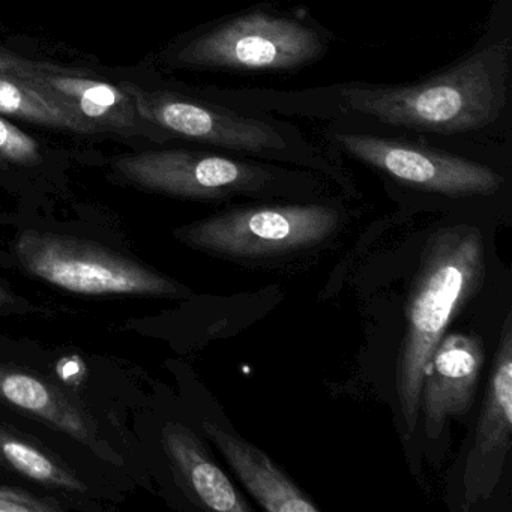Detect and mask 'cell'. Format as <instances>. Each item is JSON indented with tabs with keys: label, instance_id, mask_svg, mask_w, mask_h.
<instances>
[{
	"label": "cell",
	"instance_id": "cell-1",
	"mask_svg": "<svg viewBox=\"0 0 512 512\" xmlns=\"http://www.w3.org/2000/svg\"><path fill=\"white\" fill-rule=\"evenodd\" d=\"M512 16L488 13L469 52L407 83L302 89L212 88L197 94L247 112L344 122L385 133L512 142Z\"/></svg>",
	"mask_w": 512,
	"mask_h": 512
},
{
	"label": "cell",
	"instance_id": "cell-2",
	"mask_svg": "<svg viewBox=\"0 0 512 512\" xmlns=\"http://www.w3.org/2000/svg\"><path fill=\"white\" fill-rule=\"evenodd\" d=\"M325 152L349 158L392 187L452 202L488 200L508 188L511 143L385 133L344 122L322 130Z\"/></svg>",
	"mask_w": 512,
	"mask_h": 512
},
{
	"label": "cell",
	"instance_id": "cell-3",
	"mask_svg": "<svg viewBox=\"0 0 512 512\" xmlns=\"http://www.w3.org/2000/svg\"><path fill=\"white\" fill-rule=\"evenodd\" d=\"M484 274V242L478 227H445L422 250L397 365L398 401L409 431L415 430L419 418L425 365L455 314L481 289Z\"/></svg>",
	"mask_w": 512,
	"mask_h": 512
},
{
	"label": "cell",
	"instance_id": "cell-4",
	"mask_svg": "<svg viewBox=\"0 0 512 512\" xmlns=\"http://www.w3.org/2000/svg\"><path fill=\"white\" fill-rule=\"evenodd\" d=\"M335 41L310 10L262 2L200 26L169 59L176 67L245 76L295 73L325 59Z\"/></svg>",
	"mask_w": 512,
	"mask_h": 512
},
{
	"label": "cell",
	"instance_id": "cell-5",
	"mask_svg": "<svg viewBox=\"0 0 512 512\" xmlns=\"http://www.w3.org/2000/svg\"><path fill=\"white\" fill-rule=\"evenodd\" d=\"M124 88L133 95L143 121L163 131L169 140L182 139L227 154L292 164L344 181L340 164L289 118L235 109L200 94Z\"/></svg>",
	"mask_w": 512,
	"mask_h": 512
},
{
	"label": "cell",
	"instance_id": "cell-6",
	"mask_svg": "<svg viewBox=\"0 0 512 512\" xmlns=\"http://www.w3.org/2000/svg\"><path fill=\"white\" fill-rule=\"evenodd\" d=\"M116 169L145 190L193 200L238 196H305L322 185V173L215 149L170 148L124 155Z\"/></svg>",
	"mask_w": 512,
	"mask_h": 512
},
{
	"label": "cell",
	"instance_id": "cell-7",
	"mask_svg": "<svg viewBox=\"0 0 512 512\" xmlns=\"http://www.w3.org/2000/svg\"><path fill=\"white\" fill-rule=\"evenodd\" d=\"M26 274L85 296L184 299L190 292L145 263L97 242L41 230H26L14 242Z\"/></svg>",
	"mask_w": 512,
	"mask_h": 512
},
{
	"label": "cell",
	"instance_id": "cell-8",
	"mask_svg": "<svg viewBox=\"0 0 512 512\" xmlns=\"http://www.w3.org/2000/svg\"><path fill=\"white\" fill-rule=\"evenodd\" d=\"M343 212L326 203L233 206L176 230L179 241L232 259H266L331 238Z\"/></svg>",
	"mask_w": 512,
	"mask_h": 512
},
{
	"label": "cell",
	"instance_id": "cell-9",
	"mask_svg": "<svg viewBox=\"0 0 512 512\" xmlns=\"http://www.w3.org/2000/svg\"><path fill=\"white\" fill-rule=\"evenodd\" d=\"M512 436V320L503 323L502 338L485 391L475 439L464 469V506L487 500L497 487Z\"/></svg>",
	"mask_w": 512,
	"mask_h": 512
},
{
	"label": "cell",
	"instance_id": "cell-10",
	"mask_svg": "<svg viewBox=\"0 0 512 512\" xmlns=\"http://www.w3.org/2000/svg\"><path fill=\"white\" fill-rule=\"evenodd\" d=\"M19 76L52 94L98 133L146 137L154 143L169 142L163 131L143 121L133 95L124 86L118 88L85 74L41 62H35L31 70L23 71Z\"/></svg>",
	"mask_w": 512,
	"mask_h": 512
},
{
	"label": "cell",
	"instance_id": "cell-11",
	"mask_svg": "<svg viewBox=\"0 0 512 512\" xmlns=\"http://www.w3.org/2000/svg\"><path fill=\"white\" fill-rule=\"evenodd\" d=\"M482 365L481 338L460 332L443 335L422 373L419 412L430 439L442 434L448 419L469 412Z\"/></svg>",
	"mask_w": 512,
	"mask_h": 512
},
{
	"label": "cell",
	"instance_id": "cell-12",
	"mask_svg": "<svg viewBox=\"0 0 512 512\" xmlns=\"http://www.w3.org/2000/svg\"><path fill=\"white\" fill-rule=\"evenodd\" d=\"M203 431L220 449L239 481L269 512H317L319 506L289 478L274 460L242 437L215 422L203 421Z\"/></svg>",
	"mask_w": 512,
	"mask_h": 512
},
{
	"label": "cell",
	"instance_id": "cell-13",
	"mask_svg": "<svg viewBox=\"0 0 512 512\" xmlns=\"http://www.w3.org/2000/svg\"><path fill=\"white\" fill-rule=\"evenodd\" d=\"M0 401L79 442L95 440L94 422L86 410L64 389L34 371L0 364Z\"/></svg>",
	"mask_w": 512,
	"mask_h": 512
},
{
	"label": "cell",
	"instance_id": "cell-14",
	"mask_svg": "<svg viewBox=\"0 0 512 512\" xmlns=\"http://www.w3.org/2000/svg\"><path fill=\"white\" fill-rule=\"evenodd\" d=\"M163 445L182 485L199 505L218 512L251 511V506L190 428L167 422L163 428Z\"/></svg>",
	"mask_w": 512,
	"mask_h": 512
},
{
	"label": "cell",
	"instance_id": "cell-15",
	"mask_svg": "<svg viewBox=\"0 0 512 512\" xmlns=\"http://www.w3.org/2000/svg\"><path fill=\"white\" fill-rule=\"evenodd\" d=\"M0 113L77 134L98 133L52 94L16 73H0Z\"/></svg>",
	"mask_w": 512,
	"mask_h": 512
},
{
	"label": "cell",
	"instance_id": "cell-16",
	"mask_svg": "<svg viewBox=\"0 0 512 512\" xmlns=\"http://www.w3.org/2000/svg\"><path fill=\"white\" fill-rule=\"evenodd\" d=\"M0 466L56 490L79 493L86 490L83 482L64 464L4 427H0Z\"/></svg>",
	"mask_w": 512,
	"mask_h": 512
},
{
	"label": "cell",
	"instance_id": "cell-17",
	"mask_svg": "<svg viewBox=\"0 0 512 512\" xmlns=\"http://www.w3.org/2000/svg\"><path fill=\"white\" fill-rule=\"evenodd\" d=\"M0 161L31 166L41 161L40 143L11 122L0 118Z\"/></svg>",
	"mask_w": 512,
	"mask_h": 512
},
{
	"label": "cell",
	"instance_id": "cell-18",
	"mask_svg": "<svg viewBox=\"0 0 512 512\" xmlns=\"http://www.w3.org/2000/svg\"><path fill=\"white\" fill-rule=\"evenodd\" d=\"M52 506L41 503L31 494L10 488H0V512L16 511H49Z\"/></svg>",
	"mask_w": 512,
	"mask_h": 512
},
{
	"label": "cell",
	"instance_id": "cell-19",
	"mask_svg": "<svg viewBox=\"0 0 512 512\" xmlns=\"http://www.w3.org/2000/svg\"><path fill=\"white\" fill-rule=\"evenodd\" d=\"M19 307H22V301L7 283L0 280V313H13Z\"/></svg>",
	"mask_w": 512,
	"mask_h": 512
},
{
	"label": "cell",
	"instance_id": "cell-20",
	"mask_svg": "<svg viewBox=\"0 0 512 512\" xmlns=\"http://www.w3.org/2000/svg\"><path fill=\"white\" fill-rule=\"evenodd\" d=\"M35 62L22 61V59L13 58V56L0 55V73H16L31 70Z\"/></svg>",
	"mask_w": 512,
	"mask_h": 512
},
{
	"label": "cell",
	"instance_id": "cell-21",
	"mask_svg": "<svg viewBox=\"0 0 512 512\" xmlns=\"http://www.w3.org/2000/svg\"><path fill=\"white\" fill-rule=\"evenodd\" d=\"M491 7L502 8V10H511L512 0H493V5H491Z\"/></svg>",
	"mask_w": 512,
	"mask_h": 512
}]
</instances>
